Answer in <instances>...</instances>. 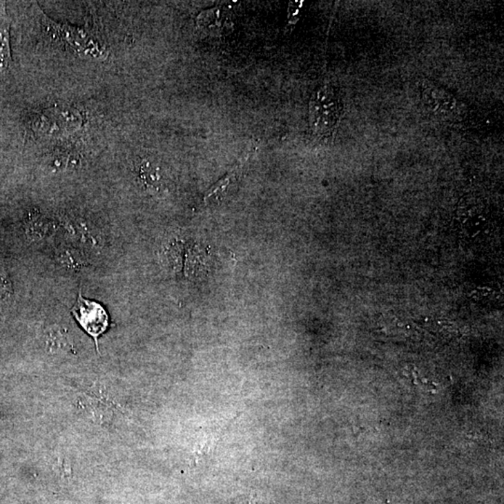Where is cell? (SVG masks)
Masks as SVG:
<instances>
[{
  "label": "cell",
  "instance_id": "1",
  "mask_svg": "<svg viewBox=\"0 0 504 504\" xmlns=\"http://www.w3.org/2000/svg\"><path fill=\"white\" fill-rule=\"evenodd\" d=\"M340 97L331 86H324L313 95L310 103V122L316 135L327 137L336 128L340 118Z\"/></svg>",
  "mask_w": 504,
  "mask_h": 504
},
{
  "label": "cell",
  "instance_id": "2",
  "mask_svg": "<svg viewBox=\"0 0 504 504\" xmlns=\"http://www.w3.org/2000/svg\"><path fill=\"white\" fill-rule=\"evenodd\" d=\"M43 26L48 35L68 45L77 54L98 60H103L107 57V48L86 31L52 22L46 16H44Z\"/></svg>",
  "mask_w": 504,
  "mask_h": 504
},
{
  "label": "cell",
  "instance_id": "3",
  "mask_svg": "<svg viewBox=\"0 0 504 504\" xmlns=\"http://www.w3.org/2000/svg\"><path fill=\"white\" fill-rule=\"evenodd\" d=\"M71 313L81 327L95 338V342H97L98 336L107 330L108 316L104 307L97 302L84 298L81 291Z\"/></svg>",
  "mask_w": 504,
  "mask_h": 504
},
{
  "label": "cell",
  "instance_id": "4",
  "mask_svg": "<svg viewBox=\"0 0 504 504\" xmlns=\"http://www.w3.org/2000/svg\"><path fill=\"white\" fill-rule=\"evenodd\" d=\"M421 95L427 108L436 115L450 118L461 113V104L457 98L431 81L424 82L421 87Z\"/></svg>",
  "mask_w": 504,
  "mask_h": 504
},
{
  "label": "cell",
  "instance_id": "5",
  "mask_svg": "<svg viewBox=\"0 0 504 504\" xmlns=\"http://www.w3.org/2000/svg\"><path fill=\"white\" fill-rule=\"evenodd\" d=\"M197 25L206 33L222 35L224 32L229 31L230 26H232L231 13L224 8L205 10L198 15Z\"/></svg>",
  "mask_w": 504,
  "mask_h": 504
},
{
  "label": "cell",
  "instance_id": "6",
  "mask_svg": "<svg viewBox=\"0 0 504 504\" xmlns=\"http://www.w3.org/2000/svg\"><path fill=\"white\" fill-rule=\"evenodd\" d=\"M10 26L6 5L0 2V78L6 75L12 63Z\"/></svg>",
  "mask_w": 504,
  "mask_h": 504
},
{
  "label": "cell",
  "instance_id": "7",
  "mask_svg": "<svg viewBox=\"0 0 504 504\" xmlns=\"http://www.w3.org/2000/svg\"><path fill=\"white\" fill-rule=\"evenodd\" d=\"M46 346L50 352L65 353L72 349V342L65 329L55 327L46 334Z\"/></svg>",
  "mask_w": 504,
  "mask_h": 504
},
{
  "label": "cell",
  "instance_id": "8",
  "mask_svg": "<svg viewBox=\"0 0 504 504\" xmlns=\"http://www.w3.org/2000/svg\"><path fill=\"white\" fill-rule=\"evenodd\" d=\"M248 157H246L244 160L241 161V163L238 164V166H235L229 174L226 175V176H225L224 179L220 180V182H217L213 187L211 188V189L208 191V193H206L205 198H204L205 199V201H209L213 198L219 199L220 197H222L225 193H226L231 183H232L233 180L237 177L238 172H240V169L242 168L243 164L245 163Z\"/></svg>",
  "mask_w": 504,
  "mask_h": 504
},
{
  "label": "cell",
  "instance_id": "9",
  "mask_svg": "<svg viewBox=\"0 0 504 504\" xmlns=\"http://www.w3.org/2000/svg\"><path fill=\"white\" fill-rule=\"evenodd\" d=\"M137 171H139V180L145 186L148 188L157 186L159 180L161 179L158 168L151 166L148 162L144 161L137 167Z\"/></svg>",
  "mask_w": 504,
  "mask_h": 504
},
{
  "label": "cell",
  "instance_id": "10",
  "mask_svg": "<svg viewBox=\"0 0 504 504\" xmlns=\"http://www.w3.org/2000/svg\"><path fill=\"white\" fill-rule=\"evenodd\" d=\"M47 231V224L41 217H33V219L29 220L28 233L29 235H34L33 238H43Z\"/></svg>",
  "mask_w": 504,
  "mask_h": 504
},
{
  "label": "cell",
  "instance_id": "11",
  "mask_svg": "<svg viewBox=\"0 0 504 504\" xmlns=\"http://www.w3.org/2000/svg\"><path fill=\"white\" fill-rule=\"evenodd\" d=\"M12 296V286L3 272H0V301H6Z\"/></svg>",
  "mask_w": 504,
  "mask_h": 504
}]
</instances>
